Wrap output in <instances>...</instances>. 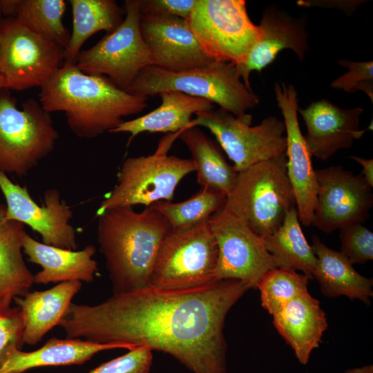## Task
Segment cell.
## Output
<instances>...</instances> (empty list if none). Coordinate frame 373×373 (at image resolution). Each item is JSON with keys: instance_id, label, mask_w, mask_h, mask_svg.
Here are the masks:
<instances>
[{"instance_id": "obj_1", "label": "cell", "mask_w": 373, "mask_h": 373, "mask_svg": "<svg viewBox=\"0 0 373 373\" xmlns=\"http://www.w3.org/2000/svg\"><path fill=\"white\" fill-rule=\"evenodd\" d=\"M251 288L238 279L177 290L150 285L95 305L71 303L59 325L66 338L145 345L193 373H226L225 318Z\"/></svg>"}, {"instance_id": "obj_2", "label": "cell", "mask_w": 373, "mask_h": 373, "mask_svg": "<svg viewBox=\"0 0 373 373\" xmlns=\"http://www.w3.org/2000/svg\"><path fill=\"white\" fill-rule=\"evenodd\" d=\"M39 96L46 111L64 112L72 132L86 139L111 133L124 117L142 112L149 99L119 88L105 76L86 74L70 62H64Z\"/></svg>"}, {"instance_id": "obj_3", "label": "cell", "mask_w": 373, "mask_h": 373, "mask_svg": "<svg viewBox=\"0 0 373 373\" xmlns=\"http://www.w3.org/2000/svg\"><path fill=\"white\" fill-rule=\"evenodd\" d=\"M98 217L97 241L113 294L150 286L157 253L171 231L166 220L151 207L141 212L114 208Z\"/></svg>"}, {"instance_id": "obj_4", "label": "cell", "mask_w": 373, "mask_h": 373, "mask_svg": "<svg viewBox=\"0 0 373 373\" xmlns=\"http://www.w3.org/2000/svg\"><path fill=\"white\" fill-rule=\"evenodd\" d=\"M126 91L148 98L164 91H178L216 103L235 116L260 103L259 96L242 81L236 66L218 61L182 72L148 66Z\"/></svg>"}, {"instance_id": "obj_5", "label": "cell", "mask_w": 373, "mask_h": 373, "mask_svg": "<svg viewBox=\"0 0 373 373\" xmlns=\"http://www.w3.org/2000/svg\"><path fill=\"white\" fill-rule=\"evenodd\" d=\"M294 207L285 153L238 172L224 208L263 238L275 231Z\"/></svg>"}, {"instance_id": "obj_6", "label": "cell", "mask_w": 373, "mask_h": 373, "mask_svg": "<svg viewBox=\"0 0 373 373\" xmlns=\"http://www.w3.org/2000/svg\"><path fill=\"white\" fill-rule=\"evenodd\" d=\"M182 131L166 133L155 151L147 156L127 158L117 174V184L102 201L97 211H105L142 204L146 208L160 201H171L179 182L195 171L191 159L168 155Z\"/></svg>"}, {"instance_id": "obj_7", "label": "cell", "mask_w": 373, "mask_h": 373, "mask_svg": "<svg viewBox=\"0 0 373 373\" xmlns=\"http://www.w3.org/2000/svg\"><path fill=\"white\" fill-rule=\"evenodd\" d=\"M58 137L39 101L30 98L19 108L8 90H0V171L26 175L53 151Z\"/></svg>"}, {"instance_id": "obj_8", "label": "cell", "mask_w": 373, "mask_h": 373, "mask_svg": "<svg viewBox=\"0 0 373 373\" xmlns=\"http://www.w3.org/2000/svg\"><path fill=\"white\" fill-rule=\"evenodd\" d=\"M64 49L15 18L0 22V77L3 88L45 86L64 62Z\"/></svg>"}, {"instance_id": "obj_9", "label": "cell", "mask_w": 373, "mask_h": 373, "mask_svg": "<svg viewBox=\"0 0 373 373\" xmlns=\"http://www.w3.org/2000/svg\"><path fill=\"white\" fill-rule=\"evenodd\" d=\"M252 116L247 113L235 116L220 108L195 114L191 127L203 126L215 136L237 172L285 153V128L275 116L251 126Z\"/></svg>"}, {"instance_id": "obj_10", "label": "cell", "mask_w": 373, "mask_h": 373, "mask_svg": "<svg viewBox=\"0 0 373 373\" xmlns=\"http://www.w3.org/2000/svg\"><path fill=\"white\" fill-rule=\"evenodd\" d=\"M218 248L208 222L193 229L169 231L160 247L151 286L161 289L200 287L215 281Z\"/></svg>"}, {"instance_id": "obj_11", "label": "cell", "mask_w": 373, "mask_h": 373, "mask_svg": "<svg viewBox=\"0 0 373 373\" xmlns=\"http://www.w3.org/2000/svg\"><path fill=\"white\" fill-rule=\"evenodd\" d=\"M187 21L210 57L236 66L244 63L261 35L244 0H198Z\"/></svg>"}, {"instance_id": "obj_12", "label": "cell", "mask_w": 373, "mask_h": 373, "mask_svg": "<svg viewBox=\"0 0 373 373\" xmlns=\"http://www.w3.org/2000/svg\"><path fill=\"white\" fill-rule=\"evenodd\" d=\"M124 5L125 17L119 26L81 50L75 64L82 72L105 76L126 91L153 63L140 32V0H126Z\"/></svg>"}, {"instance_id": "obj_13", "label": "cell", "mask_w": 373, "mask_h": 373, "mask_svg": "<svg viewBox=\"0 0 373 373\" xmlns=\"http://www.w3.org/2000/svg\"><path fill=\"white\" fill-rule=\"evenodd\" d=\"M208 223L218 248L216 280L238 279L256 288L266 272L278 268L262 238L225 208L213 214Z\"/></svg>"}, {"instance_id": "obj_14", "label": "cell", "mask_w": 373, "mask_h": 373, "mask_svg": "<svg viewBox=\"0 0 373 373\" xmlns=\"http://www.w3.org/2000/svg\"><path fill=\"white\" fill-rule=\"evenodd\" d=\"M316 200L312 224L324 233L368 218L373 206L372 188L362 175L341 166L316 170Z\"/></svg>"}, {"instance_id": "obj_15", "label": "cell", "mask_w": 373, "mask_h": 373, "mask_svg": "<svg viewBox=\"0 0 373 373\" xmlns=\"http://www.w3.org/2000/svg\"><path fill=\"white\" fill-rule=\"evenodd\" d=\"M0 189L6 202V218L28 225L39 233L44 244L76 250V232L70 224L73 218L70 207L61 200L58 190L47 189L44 205L39 206L26 186L12 182L0 171Z\"/></svg>"}, {"instance_id": "obj_16", "label": "cell", "mask_w": 373, "mask_h": 373, "mask_svg": "<svg viewBox=\"0 0 373 373\" xmlns=\"http://www.w3.org/2000/svg\"><path fill=\"white\" fill-rule=\"evenodd\" d=\"M277 105L285 128L287 175L293 189L300 222L312 225L316 200L317 183L312 154L298 119V93L294 86L285 82L274 86Z\"/></svg>"}, {"instance_id": "obj_17", "label": "cell", "mask_w": 373, "mask_h": 373, "mask_svg": "<svg viewBox=\"0 0 373 373\" xmlns=\"http://www.w3.org/2000/svg\"><path fill=\"white\" fill-rule=\"evenodd\" d=\"M140 28L153 66L182 72L215 61L202 48L187 20L141 15Z\"/></svg>"}, {"instance_id": "obj_18", "label": "cell", "mask_w": 373, "mask_h": 373, "mask_svg": "<svg viewBox=\"0 0 373 373\" xmlns=\"http://www.w3.org/2000/svg\"><path fill=\"white\" fill-rule=\"evenodd\" d=\"M363 108H341L327 99L298 108L307 127L305 140L312 156L325 161L337 151L351 147L366 129H359Z\"/></svg>"}, {"instance_id": "obj_19", "label": "cell", "mask_w": 373, "mask_h": 373, "mask_svg": "<svg viewBox=\"0 0 373 373\" xmlns=\"http://www.w3.org/2000/svg\"><path fill=\"white\" fill-rule=\"evenodd\" d=\"M258 26L261 31L258 41L244 63L236 66L242 81L249 88H251V73H261L282 50L289 49L300 60H303L309 50V36L303 18H294L282 10L270 6L264 10Z\"/></svg>"}, {"instance_id": "obj_20", "label": "cell", "mask_w": 373, "mask_h": 373, "mask_svg": "<svg viewBox=\"0 0 373 373\" xmlns=\"http://www.w3.org/2000/svg\"><path fill=\"white\" fill-rule=\"evenodd\" d=\"M136 346L125 344L96 343L80 338H51L39 349L23 352L12 344L0 354V373H23L44 366L82 365L102 351Z\"/></svg>"}, {"instance_id": "obj_21", "label": "cell", "mask_w": 373, "mask_h": 373, "mask_svg": "<svg viewBox=\"0 0 373 373\" xmlns=\"http://www.w3.org/2000/svg\"><path fill=\"white\" fill-rule=\"evenodd\" d=\"M273 324L303 365L308 363L312 350L319 347L328 326L320 302L308 291L294 297L274 314Z\"/></svg>"}, {"instance_id": "obj_22", "label": "cell", "mask_w": 373, "mask_h": 373, "mask_svg": "<svg viewBox=\"0 0 373 373\" xmlns=\"http://www.w3.org/2000/svg\"><path fill=\"white\" fill-rule=\"evenodd\" d=\"M22 249L29 262L42 268L34 275L37 284L74 280L90 283L97 271V263L93 258L96 249L92 245L79 251L62 249L39 242L26 231Z\"/></svg>"}, {"instance_id": "obj_23", "label": "cell", "mask_w": 373, "mask_h": 373, "mask_svg": "<svg viewBox=\"0 0 373 373\" xmlns=\"http://www.w3.org/2000/svg\"><path fill=\"white\" fill-rule=\"evenodd\" d=\"M82 287L78 280L59 283L44 291H28L14 301L19 309L23 344L34 345L52 328L59 325L73 298Z\"/></svg>"}, {"instance_id": "obj_24", "label": "cell", "mask_w": 373, "mask_h": 373, "mask_svg": "<svg viewBox=\"0 0 373 373\" xmlns=\"http://www.w3.org/2000/svg\"><path fill=\"white\" fill-rule=\"evenodd\" d=\"M312 250L317 258L313 276L322 294L329 298L345 296L370 304L373 280L358 273L340 251L329 248L316 235L312 238Z\"/></svg>"}, {"instance_id": "obj_25", "label": "cell", "mask_w": 373, "mask_h": 373, "mask_svg": "<svg viewBox=\"0 0 373 373\" xmlns=\"http://www.w3.org/2000/svg\"><path fill=\"white\" fill-rule=\"evenodd\" d=\"M161 104L135 119L124 121L111 133H128L131 137L144 133H173L191 127L192 115L213 109V103L178 91L158 94Z\"/></svg>"}, {"instance_id": "obj_26", "label": "cell", "mask_w": 373, "mask_h": 373, "mask_svg": "<svg viewBox=\"0 0 373 373\" xmlns=\"http://www.w3.org/2000/svg\"><path fill=\"white\" fill-rule=\"evenodd\" d=\"M6 214V204L0 202V305L9 306L15 297L29 291L34 275L23 257L24 225Z\"/></svg>"}, {"instance_id": "obj_27", "label": "cell", "mask_w": 373, "mask_h": 373, "mask_svg": "<svg viewBox=\"0 0 373 373\" xmlns=\"http://www.w3.org/2000/svg\"><path fill=\"white\" fill-rule=\"evenodd\" d=\"M178 138L192 155L198 183L227 195L235 184L238 172L227 162L216 142L197 126L182 130Z\"/></svg>"}, {"instance_id": "obj_28", "label": "cell", "mask_w": 373, "mask_h": 373, "mask_svg": "<svg viewBox=\"0 0 373 373\" xmlns=\"http://www.w3.org/2000/svg\"><path fill=\"white\" fill-rule=\"evenodd\" d=\"M73 28L66 48L64 62L75 63L80 49L96 32H113L124 20V9L114 0H70Z\"/></svg>"}, {"instance_id": "obj_29", "label": "cell", "mask_w": 373, "mask_h": 373, "mask_svg": "<svg viewBox=\"0 0 373 373\" xmlns=\"http://www.w3.org/2000/svg\"><path fill=\"white\" fill-rule=\"evenodd\" d=\"M262 240L278 268L300 271L313 278L317 258L303 232L296 207L289 211L281 225Z\"/></svg>"}, {"instance_id": "obj_30", "label": "cell", "mask_w": 373, "mask_h": 373, "mask_svg": "<svg viewBox=\"0 0 373 373\" xmlns=\"http://www.w3.org/2000/svg\"><path fill=\"white\" fill-rule=\"evenodd\" d=\"M66 9L64 0H0L2 17L15 18L64 50L70 35L63 23Z\"/></svg>"}, {"instance_id": "obj_31", "label": "cell", "mask_w": 373, "mask_h": 373, "mask_svg": "<svg viewBox=\"0 0 373 373\" xmlns=\"http://www.w3.org/2000/svg\"><path fill=\"white\" fill-rule=\"evenodd\" d=\"M227 195L219 191L202 187L186 200H160L149 207L166 220L171 231L181 232L207 223L213 214L224 207Z\"/></svg>"}, {"instance_id": "obj_32", "label": "cell", "mask_w": 373, "mask_h": 373, "mask_svg": "<svg viewBox=\"0 0 373 373\" xmlns=\"http://www.w3.org/2000/svg\"><path fill=\"white\" fill-rule=\"evenodd\" d=\"M309 280L307 276L291 269L268 271L256 287L260 292L262 307L273 316L294 297L307 291Z\"/></svg>"}, {"instance_id": "obj_33", "label": "cell", "mask_w": 373, "mask_h": 373, "mask_svg": "<svg viewBox=\"0 0 373 373\" xmlns=\"http://www.w3.org/2000/svg\"><path fill=\"white\" fill-rule=\"evenodd\" d=\"M341 253L352 264H365L373 259V233L362 224L339 229Z\"/></svg>"}, {"instance_id": "obj_34", "label": "cell", "mask_w": 373, "mask_h": 373, "mask_svg": "<svg viewBox=\"0 0 373 373\" xmlns=\"http://www.w3.org/2000/svg\"><path fill=\"white\" fill-rule=\"evenodd\" d=\"M338 64L347 68V71L333 80L330 86L349 93L362 91L373 102L372 61H352L341 59Z\"/></svg>"}, {"instance_id": "obj_35", "label": "cell", "mask_w": 373, "mask_h": 373, "mask_svg": "<svg viewBox=\"0 0 373 373\" xmlns=\"http://www.w3.org/2000/svg\"><path fill=\"white\" fill-rule=\"evenodd\" d=\"M152 352L147 346H137L88 373H149L153 361Z\"/></svg>"}, {"instance_id": "obj_36", "label": "cell", "mask_w": 373, "mask_h": 373, "mask_svg": "<svg viewBox=\"0 0 373 373\" xmlns=\"http://www.w3.org/2000/svg\"><path fill=\"white\" fill-rule=\"evenodd\" d=\"M198 0H140V10L143 15L174 17L187 20Z\"/></svg>"}, {"instance_id": "obj_37", "label": "cell", "mask_w": 373, "mask_h": 373, "mask_svg": "<svg viewBox=\"0 0 373 373\" xmlns=\"http://www.w3.org/2000/svg\"><path fill=\"white\" fill-rule=\"evenodd\" d=\"M23 332V325L19 308L0 305V354L12 344L21 348Z\"/></svg>"}, {"instance_id": "obj_38", "label": "cell", "mask_w": 373, "mask_h": 373, "mask_svg": "<svg viewBox=\"0 0 373 373\" xmlns=\"http://www.w3.org/2000/svg\"><path fill=\"white\" fill-rule=\"evenodd\" d=\"M365 2L364 0H299L297 4L303 7L334 8L352 14Z\"/></svg>"}, {"instance_id": "obj_39", "label": "cell", "mask_w": 373, "mask_h": 373, "mask_svg": "<svg viewBox=\"0 0 373 373\" xmlns=\"http://www.w3.org/2000/svg\"><path fill=\"white\" fill-rule=\"evenodd\" d=\"M350 159L358 163L362 166L361 175L367 183L373 187V159H367L359 156L352 155Z\"/></svg>"}, {"instance_id": "obj_40", "label": "cell", "mask_w": 373, "mask_h": 373, "mask_svg": "<svg viewBox=\"0 0 373 373\" xmlns=\"http://www.w3.org/2000/svg\"><path fill=\"white\" fill-rule=\"evenodd\" d=\"M344 373H373V365H367L361 367L349 369Z\"/></svg>"}, {"instance_id": "obj_41", "label": "cell", "mask_w": 373, "mask_h": 373, "mask_svg": "<svg viewBox=\"0 0 373 373\" xmlns=\"http://www.w3.org/2000/svg\"><path fill=\"white\" fill-rule=\"evenodd\" d=\"M3 89V81L0 77V90Z\"/></svg>"}, {"instance_id": "obj_42", "label": "cell", "mask_w": 373, "mask_h": 373, "mask_svg": "<svg viewBox=\"0 0 373 373\" xmlns=\"http://www.w3.org/2000/svg\"><path fill=\"white\" fill-rule=\"evenodd\" d=\"M1 19H2V16H1V15L0 14V22H1Z\"/></svg>"}]
</instances>
